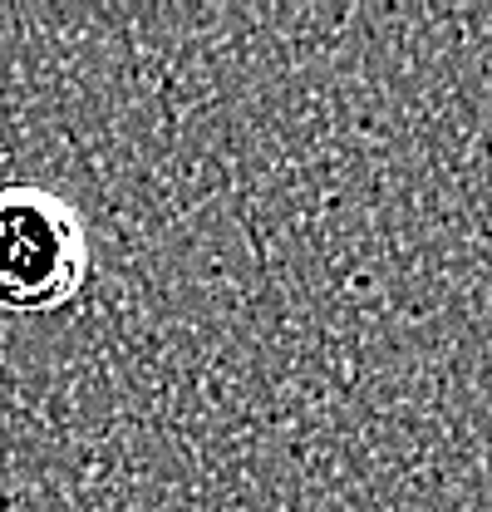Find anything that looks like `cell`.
<instances>
[{"mask_svg": "<svg viewBox=\"0 0 492 512\" xmlns=\"http://www.w3.org/2000/svg\"><path fill=\"white\" fill-rule=\"evenodd\" d=\"M89 276V237L60 192L35 183L0 188V311L50 316Z\"/></svg>", "mask_w": 492, "mask_h": 512, "instance_id": "cell-1", "label": "cell"}]
</instances>
